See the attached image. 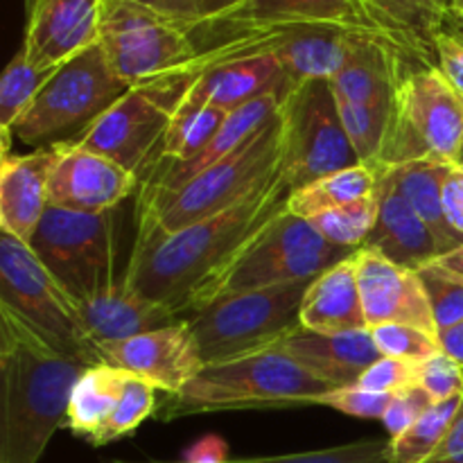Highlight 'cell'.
I'll return each instance as SVG.
<instances>
[{
	"label": "cell",
	"mask_w": 463,
	"mask_h": 463,
	"mask_svg": "<svg viewBox=\"0 0 463 463\" xmlns=\"http://www.w3.org/2000/svg\"><path fill=\"white\" fill-rule=\"evenodd\" d=\"M89 366L0 303V463L41 461Z\"/></svg>",
	"instance_id": "cell-2"
},
{
	"label": "cell",
	"mask_w": 463,
	"mask_h": 463,
	"mask_svg": "<svg viewBox=\"0 0 463 463\" xmlns=\"http://www.w3.org/2000/svg\"><path fill=\"white\" fill-rule=\"evenodd\" d=\"M441 30L450 32V34H455L457 39L463 41V12H459V9H452V12L446 16V21H443Z\"/></svg>",
	"instance_id": "cell-51"
},
{
	"label": "cell",
	"mask_w": 463,
	"mask_h": 463,
	"mask_svg": "<svg viewBox=\"0 0 463 463\" xmlns=\"http://www.w3.org/2000/svg\"><path fill=\"white\" fill-rule=\"evenodd\" d=\"M229 446L222 437L217 434H206L199 441H194L188 450L184 452L181 459L175 461H156V459H147V461H127V459H111L107 463H229Z\"/></svg>",
	"instance_id": "cell-46"
},
{
	"label": "cell",
	"mask_w": 463,
	"mask_h": 463,
	"mask_svg": "<svg viewBox=\"0 0 463 463\" xmlns=\"http://www.w3.org/2000/svg\"><path fill=\"white\" fill-rule=\"evenodd\" d=\"M193 81L185 72H165L143 84H134L71 143L104 154L143 176V170L156 167L176 104Z\"/></svg>",
	"instance_id": "cell-10"
},
{
	"label": "cell",
	"mask_w": 463,
	"mask_h": 463,
	"mask_svg": "<svg viewBox=\"0 0 463 463\" xmlns=\"http://www.w3.org/2000/svg\"><path fill=\"white\" fill-rule=\"evenodd\" d=\"M32 5H34V0H25V9L32 7Z\"/></svg>",
	"instance_id": "cell-54"
},
{
	"label": "cell",
	"mask_w": 463,
	"mask_h": 463,
	"mask_svg": "<svg viewBox=\"0 0 463 463\" xmlns=\"http://www.w3.org/2000/svg\"><path fill=\"white\" fill-rule=\"evenodd\" d=\"M463 396L450 401L434 402L405 434L398 439H389V459L392 463H425L434 455L441 441L446 439L452 420L461 410Z\"/></svg>",
	"instance_id": "cell-33"
},
{
	"label": "cell",
	"mask_w": 463,
	"mask_h": 463,
	"mask_svg": "<svg viewBox=\"0 0 463 463\" xmlns=\"http://www.w3.org/2000/svg\"><path fill=\"white\" fill-rule=\"evenodd\" d=\"M131 86L116 75L102 45L95 43L57 68L39 90L21 120L14 138L25 145L48 147L84 134Z\"/></svg>",
	"instance_id": "cell-7"
},
{
	"label": "cell",
	"mask_w": 463,
	"mask_h": 463,
	"mask_svg": "<svg viewBox=\"0 0 463 463\" xmlns=\"http://www.w3.org/2000/svg\"><path fill=\"white\" fill-rule=\"evenodd\" d=\"M432 405L434 398L420 384L393 393L392 402L383 416V425L389 439H398L401 434H405Z\"/></svg>",
	"instance_id": "cell-42"
},
{
	"label": "cell",
	"mask_w": 463,
	"mask_h": 463,
	"mask_svg": "<svg viewBox=\"0 0 463 463\" xmlns=\"http://www.w3.org/2000/svg\"><path fill=\"white\" fill-rule=\"evenodd\" d=\"M420 366H423V362L401 360V357H380L375 364H371L362 373V378L357 380V387L378 393L402 392V389L419 384Z\"/></svg>",
	"instance_id": "cell-41"
},
{
	"label": "cell",
	"mask_w": 463,
	"mask_h": 463,
	"mask_svg": "<svg viewBox=\"0 0 463 463\" xmlns=\"http://www.w3.org/2000/svg\"><path fill=\"white\" fill-rule=\"evenodd\" d=\"M355 260L369 330L384 324H405L439 337L432 306L419 271L398 265L369 247L357 249Z\"/></svg>",
	"instance_id": "cell-17"
},
{
	"label": "cell",
	"mask_w": 463,
	"mask_h": 463,
	"mask_svg": "<svg viewBox=\"0 0 463 463\" xmlns=\"http://www.w3.org/2000/svg\"><path fill=\"white\" fill-rule=\"evenodd\" d=\"M279 122L280 176L292 193L360 163L344 129L330 80L289 86L280 99Z\"/></svg>",
	"instance_id": "cell-9"
},
{
	"label": "cell",
	"mask_w": 463,
	"mask_h": 463,
	"mask_svg": "<svg viewBox=\"0 0 463 463\" xmlns=\"http://www.w3.org/2000/svg\"><path fill=\"white\" fill-rule=\"evenodd\" d=\"M419 271L420 283L428 292L432 306L434 321L439 333L452 328L463 321V276L441 269V267L425 265Z\"/></svg>",
	"instance_id": "cell-38"
},
{
	"label": "cell",
	"mask_w": 463,
	"mask_h": 463,
	"mask_svg": "<svg viewBox=\"0 0 463 463\" xmlns=\"http://www.w3.org/2000/svg\"><path fill=\"white\" fill-rule=\"evenodd\" d=\"M373 342L383 357H401V360L425 362L441 353L439 337L405 324H384L371 328Z\"/></svg>",
	"instance_id": "cell-39"
},
{
	"label": "cell",
	"mask_w": 463,
	"mask_h": 463,
	"mask_svg": "<svg viewBox=\"0 0 463 463\" xmlns=\"http://www.w3.org/2000/svg\"><path fill=\"white\" fill-rule=\"evenodd\" d=\"M104 0H34L23 52L39 68H59L99 41Z\"/></svg>",
	"instance_id": "cell-18"
},
{
	"label": "cell",
	"mask_w": 463,
	"mask_h": 463,
	"mask_svg": "<svg viewBox=\"0 0 463 463\" xmlns=\"http://www.w3.org/2000/svg\"><path fill=\"white\" fill-rule=\"evenodd\" d=\"M378 220L364 247L375 249L398 265L420 269L443 256L437 235L423 217L402 197L392 176L383 172L378 179Z\"/></svg>",
	"instance_id": "cell-23"
},
{
	"label": "cell",
	"mask_w": 463,
	"mask_h": 463,
	"mask_svg": "<svg viewBox=\"0 0 463 463\" xmlns=\"http://www.w3.org/2000/svg\"><path fill=\"white\" fill-rule=\"evenodd\" d=\"M328 392L333 389L307 373L298 362L279 348H269L238 360L203 366L202 373L184 387V392L167 396L161 419L172 420L213 411L285 410L312 405L317 396Z\"/></svg>",
	"instance_id": "cell-3"
},
{
	"label": "cell",
	"mask_w": 463,
	"mask_h": 463,
	"mask_svg": "<svg viewBox=\"0 0 463 463\" xmlns=\"http://www.w3.org/2000/svg\"><path fill=\"white\" fill-rule=\"evenodd\" d=\"M353 251L355 249L330 244L317 233L310 222L292 215L285 208L238 258L203 306L229 294L315 280L330 267L346 260Z\"/></svg>",
	"instance_id": "cell-11"
},
{
	"label": "cell",
	"mask_w": 463,
	"mask_h": 463,
	"mask_svg": "<svg viewBox=\"0 0 463 463\" xmlns=\"http://www.w3.org/2000/svg\"><path fill=\"white\" fill-rule=\"evenodd\" d=\"M463 152V95L437 63H407L393 95L392 127L378 175L416 161L459 163Z\"/></svg>",
	"instance_id": "cell-5"
},
{
	"label": "cell",
	"mask_w": 463,
	"mask_h": 463,
	"mask_svg": "<svg viewBox=\"0 0 463 463\" xmlns=\"http://www.w3.org/2000/svg\"><path fill=\"white\" fill-rule=\"evenodd\" d=\"M59 145L0 156V229L30 244L50 206V176Z\"/></svg>",
	"instance_id": "cell-20"
},
{
	"label": "cell",
	"mask_w": 463,
	"mask_h": 463,
	"mask_svg": "<svg viewBox=\"0 0 463 463\" xmlns=\"http://www.w3.org/2000/svg\"><path fill=\"white\" fill-rule=\"evenodd\" d=\"M306 25L344 27V30L366 32V34H380L392 39L371 16L364 0H242L222 18L197 27L193 36L199 52V45L217 39V36L242 34V32H274Z\"/></svg>",
	"instance_id": "cell-14"
},
{
	"label": "cell",
	"mask_w": 463,
	"mask_h": 463,
	"mask_svg": "<svg viewBox=\"0 0 463 463\" xmlns=\"http://www.w3.org/2000/svg\"><path fill=\"white\" fill-rule=\"evenodd\" d=\"M375 220H378V194L373 193L346 206L310 217L307 222L315 226L321 238L328 240L335 247L360 249L373 233Z\"/></svg>",
	"instance_id": "cell-35"
},
{
	"label": "cell",
	"mask_w": 463,
	"mask_h": 463,
	"mask_svg": "<svg viewBox=\"0 0 463 463\" xmlns=\"http://www.w3.org/2000/svg\"><path fill=\"white\" fill-rule=\"evenodd\" d=\"M452 165L455 163L416 161L387 170V175L398 185L402 197L414 206V211L423 217L425 224L437 235L443 253L463 244V238L450 229L446 213H443V184H446V176Z\"/></svg>",
	"instance_id": "cell-28"
},
{
	"label": "cell",
	"mask_w": 463,
	"mask_h": 463,
	"mask_svg": "<svg viewBox=\"0 0 463 463\" xmlns=\"http://www.w3.org/2000/svg\"><path fill=\"white\" fill-rule=\"evenodd\" d=\"M134 3L147 5V7H154V9H161V12H165V3H167V0H134Z\"/></svg>",
	"instance_id": "cell-52"
},
{
	"label": "cell",
	"mask_w": 463,
	"mask_h": 463,
	"mask_svg": "<svg viewBox=\"0 0 463 463\" xmlns=\"http://www.w3.org/2000/svg\"><path fill=\"white\" fill-rule=\"evenodd\" d=\"M0 303L66 355L99 364L80 303L36 258L30 244L0 229Z\"/></svg>",
	"instance_id": "cell-8"
},
{
	"label": "cell",
	"mask_w": 463,
	"mask_h": 463,
	"mask_svg": "<svg viewBox=\"0 0 463 463\" xmlns=\"http://www.w3.org/2000/svg\"><path fill=\"white\" fill-rule=\"evenodd\" d=\"M439 344H441V351L450 355L463 369V321L452 326V328L441 330L439 333Z\"/></svg>",
	"instance_id": "cell-49"
},
{
	"label": "cell",
	"mask_w": 463,
	"mask_h": 463,
	"mask_svg": "<svg viewBox=\"0 0 463 463\" xmlns=\"http://www.w3.org/2000/svg\"><path fill=\"white\" fill-rule=\"evenodd\" d=\"M430 265L441 267V269L452 271V274H457V276H463V244L461 247L452 249V251L443 253V256H439L437 260H432Z\"/></svg>",
	"instance_id": "cell-50"
},
{
	"label": "cell",
	"mask_w": 463,
	"mask_h": 463,
	"mask_svg": "<svg viewBox=\"0 0 463 463\" xmlns=\"http://www.w3.org/2000/svg\"><path fill=\"white\" fill-rule=\"evenodd\" d=\"M378 170L364 165V163H357V165L321 176V179L307 184L306 188L289 193L288 213L310 220L326 211L369 197L378 188Z\"/></svg>",
	"instance_id": "cell-30"
},
{
	"label": "cell",
	"mask_w": 463,
	"mask_h": 463,
	"mask_svg": "<svg viewBox=\"0 0 463 463\" xmlns=\"http://www.w3.org/2000/svg\"><path fill=\"white\" fill-rule=\"evenodd\" d=\"M156 392L158 389L145 378L127 373L120 396H118L116 410H113L111 419L107 420L102 432L98 434L93 446H109V443L118 441V439L134 434L156 411Z\"/></svg>",
	"instance_id": "cell-36"
},
{
	"label": "cell",
	"mask_w": 463,
	"mask_h": 463,
	"mask_svg": "<svg viewBox=\"0 0 463 463\" xmlns=\"http://www.w3.org/2000/svg\"><path fill=\"white\" fill-rule=\"evenodd\" d=\"M312 280L229 294L188 317L203 366L274 348L301 326V303Z\"/></svg>",
	"instance_id": "cell-6"
},
{
	"label": "cell",
	"mask_w": 463,
	"mask_h": 463,
	"mask_svg": "<svg viewBox=\"0 0 463 463\" xmlns=\"http://www.w3.org/2000/svg\"><path fill=\"white\" fill-rule=\"evenodd\" d=\"M59 158L50 176V206L77 213H111L134 194L140 176L113 158L71 143H57Z\"/></svg>",
	"instance_id": "cell-16"
},
{
	"label": "cell",
	"mask_w": 463,
	"mask_h": 463,
	"mask_svg": "<svg viewBox=\"0 0 463 463\" xmlns=\"http://www.w3.org/2000/svg\"><path fill=\"white\" fill-rule=\"evenodd\" d=\"M240 3L242 0H167L165 14L185 23L194 32L197 27H203L222 18Z\"/></svg>",
	"instance_id": "cell-44"
},
{
	"label": "cell",
	"mask_w": 463,
	"mask_h": 463,
	"mask_svg": "<svg viewBox=\"0 0 463 463\" xmlns=\"http://www.w3.org/2000/svg\"><path fill=\"white\" fill-rule=\"evenodd\" d=\"M80 310L95 346L138 337L184 319L161 303L140 297L136 289L122 283V279L109 292L80 303Z\"/></svg>",
	"instance_id": "cell-25"
},
{
	"label": "cell",
	"mask_w": 463,
	"mask_h": 463,
	"mask_svg": "<svg viewBox=\"0 0 463 463\" xmlns=\"http://www.w3.org/2000/svg\"><path fill=\"white\" fill-rule=\"evenodd\" d=\"M274 348L298 362L307 373L328 384L330 389L357 384L362 373L383 357L371 330L324 335L298 326Z\"/></svg>",
	"instance_id": "cell-21"
},
{
	"label": "cell",
	"mask_w": 463,
	"mask_h": 463,
	"mask_svg": "<svg viewBox=\"0 0 463 463\" xmlns=\"http://www.w3.org/2000/svg\"><path fill=\"white\" fill-rule=\"evenodd\" d=\"M392 396L393 393L369 392V389L353 384V387L333 389V392L324 393V396H317L312 405L330 407V410L353 416V419L383 420L384 411H387L389 402H392Z\"/></svg>",
	"instance_id": "cell-40"
},
{
	"label": "cell",
	"mask_w": 463,
	"mask_h": 463,
	"mask_svg": "<svg viewBox=\"0 0 463 463\" xmlns=\"http://www.w3.org/2000/svg\"><path fill=\"white\" fill-rule=\"evenodd\" d=\"M229 463H392V459H389V439H362L324 450L276 457H235Z\"/></svg>",
	"instance_id": "cell-37"
},
{
	"label": "cell",
	"mask_w": 463,
	"mask_h": 463,
	"mask_svg": "<svg viewBox=\"0 0 463 463\" xmlns=\"http://www.w3.org/2000/svg\"><path fill=\"white\" fill-rule=\"evenodd\" d=\"M98 362L145 378L167 396L184 392L203 371V360L185 317L138 337L99 344Z\"/></svg>",
	"instance_id": "cell-15"
},
{
	"label": "cell",
	"mask_w": 463,
	"mask_h": 463,
	"mask_svg": "<svg viewBox=\"0 0 463 463\" xmlns=\"http://www.w3.org/2000/svg\"><path fill=\"white\" fill-rule=\"evenodd\" d=\"M279 109L280 95H265V98L253 99V102L240 107L238 111L229 113V118L222 125V129L217 131L215 138L197 156L184 163H161V165H156L152 170V179L145 181V188L167 190L193 179L194 175L215 165L222 158H226L235 149L242 147L256 131H260L279 113Z\"/></svg>",
	"instance_id": "cell-26"
},
{
	"label": "cell",
	"mask_w": 463,
	"mask_h": 463,
	"mask_svg": "<svg viewBox=\"0 0 463 463\" xmlns=\"http://www.w3.org/2000/svg\"><path fill=\"white\" fill-rule=\"evenodd\" d=\"M419 384L434 398V402L450 401L463 396V369L441 351L423 362Z\"/></svg>",
	"instance_id": "cell-43"
},
{
	"label": "cell",
	"mask_w": 463,
	"mask_h": 463,
	"mask_svg": "<svg viewBox=\"0 0 463 463\" xmlns=\"http://www.w3.org/2000/svg\"><path fill=\"white\" fill-rule=\"evenodd\" d=\"M434 57L448 81L463 95V41L450 32L439 30L434 36Z\"/></svg>",
	"instance_id": "cell-45"
},
{
	"label": "cell",
	"mask_w": 463,
	"mask_h": 463,
	"mask_svg": "<svg viewBox=\"0 0 463 463\" xmlns=\"http://www.w3.org/2000/svg\"><path fill=\"white\" fill-rule=\"evenodd\" d=\"M98 43L129 86L188 66L197 57L193 30L185 23L134 0H104Z\"/></svg>",
	"instance_id": "cell-13"
},
{
	"label": "cell",
	"mask_w": 463,
	"mask_h": 463,
	"mask_svg": "<svg viewBox=\"0 0 463 463\" xmlns=\"http://www.w3.org/2000/svg\"><path fill=\"white\" fill-rule=\"evenodd\" d=\"M459 163H463V152H461V158H459Z\"/></svg>",
	"instance_id": "cell-55"
},
{
	"label": "cell",
	"mask_w": 463,
	"mask_h": 463,
	"mask_svg": "<svg viewBox=\"0 0 463 463\" xmlns=\"http://www.w3.org/2000/svg\"><path fill=\"white\" fill-rule=\"evenodd\" d=\"M455 9H459V12H463V0H457V3H455Z\"/></svg>",
	"instance_id": "cell-53"
},
{
	"label": "cell",
	"mask_w": 463,
	"mask_h": 463,
	"mask_svg": "<svg viewBox=\"0 0 463 463\" xmlns=\"http://www.w3.org/2000/svg\"><path fill=\"white\" fill-rule=\"evenodd\" d=\"M357 251V249H355ZM355 251L317 276L301 303V326L324 335L369 330L362 306Z\"/></svg>",
	"instance_id": "cell-24"
},
{
	"label": "cell",
	"mask_w": 463,
	"mask_h": 463,
	"mask_svg": "<svg viewBox=\"0 0 463 463\" xmlns=\"http://www.w3.org/2000/svg\"><path fill=\"white\" fill-rule=\"evenodd\" d=\"M226 118H229V113L224 109L215 107V104H203V107L176 104L156 165H161V163H184L197 156L215 138Z\"/></svg>",
	"instance_id": "cell-32"
},
{
	"label": "cell",
	"mask_w": 463,
	"mask_h": 463,
	"mask_svg": "<svg viewBox=\"0 0 463 463\" xmlns=\"http://www.w3.org/2000/svg\"><path fill=\"white\" fill-rule=\"evenodd\" d=\"M378 25L402 45L411 59L437 63L434 36L457 0H364Z\"/></svg>",
	"instance_id": "cell-27"
},
{
	"label": "cell",
	"mask_w": 463,
	"mask_h": 463,
	"mask_svg": "<svg viewBox=\"0 0 463 463\" xmlns=\"http://www.w3.org/2000/svg\"><path fill=\"white\" fill-rule=\"evenodd\" d=\"M425 463H463V402L441 446L434 450V455Z\"/></svg>",
	"instance_id": "cell-48"
},
{
	"label": "cell",
	"mask_w": 463,
	"mask_h": 463,
	"mask_svg": "<svg viewBox=\"0 0 463 463\" xmlns=\"http://www.w3.org/2000/svg\"><path fill=\"white\" fill-rule=\"evenodd\" d=\"M443 213L459 238H463V163H455L450 167L443 184Z\"/></svg>",
	"instance_id": "cell-47"
},
{
	"label": "cell",
	"mask_w": 463,
	"mask_h": 463,
	"mask_svg": "<svg viewBox=\"0 0 463 463\" xmlns=\"http://www.w3.org/2000/svg\"><path fill=\"white\" fill-rule=\"evenodd\" d=\"M280 170L279 113L215 165L176 188H145L138 202V226L176 233L199 220L235 206Z\"/></svg>",
	"instance_id": "cell-4"
},
{
	"label": "cell",
	"mask_w": 463,
	"mask_h": 463,
	"mask_svg": "<svg viewBox=\"0 0 463 463\" xmlns=\"http://www.w3.org/2000/svg\"><path fill=\"white\" fill-rule=\"evenodd\" d=\"M411 61L416 59H411L393 39L360 34L353 41L346 61L330 80V86L337 102H393L402 72Z\"/></svg>",
	"instance_id": "cell-22"
},
{
	"label": "cell",
	"mask_w": 463,
	"mask_h": 463,
	"mask_svg": "<svg viewBox=\"0 0 463 463\" xmlns=\"http://www.w3.org/2000/svg\"><path fill=\"white\" fill-rule=\"evenodd\" d=\"M289 193L279 170L235 206L176 233L138 226L122 283L179 317L202 310L238 258L288 208Z\"/></svg>",
	"instance_id": "cell-1"
},
{
	"label": "cell",
	"mask_w": 463,
	"mask_h": 463,
	"mask_svg": "<svg viewBox=\"0 0 463 463\" xmlns=\"http://www.w3.org/2000/svg\"><path fill=\"white\" fill-rule=\"evenodd\" d=\"M57 68H39L27 59L23 48L18 50L7 63L0 80V143L3 156H7L12 147L14 127L21 120L23 113L30 109L39 90L50 81Z\"/></svg>",
	"instance_id": "cell-31"
},
{
	"label": "cell",
	"mask_w": 463,
	"mask_h": 463,
	"mask_svg": "<svg viewBox=\"0 0 463 463\" xmlns=\"http://www.w3.org/2000/svg\"><path fill=\"white\" fill-rule=\"evenodd\" d=\"M30 249L77 303L116 288L111 213H77L48 206Z\"/></svg>",
	"instance_id": "cell-12"
},
{
	"label": "cell",
	"mask_w": 463,
	"mask_h": 463,
	"mask_svg": "<svg viewBox=\"0 0 463 463\" xmlns=\"http://www.w3.org/2000/svg\"><path fill=\"white\" fill-rule=\"evenodd\" d=\"M125 375V371L113 369V366L90 364L72 392L63 428L93 446L116 410Z\"/></svg>",
	"instance_id": "cell-29"
},
{
	"label": "cell",
	"mask_w": 463,
	"mask_h": 463,
	"mask_svg": "<svg viewBox=\"0 0 463 463\" xmlns=\"http://www.w3.org/2000/svg\"><path fill=\"white\" fill-rule=\"evenodd\" d=\"M193 84L185 90L179 104L203 107L215 104L226 113L238 111L244 104L265 95H280L289 90L288 75L271 52L244 54V57L224 59L193 72Z\"/></svg>",
	"instance_id": "cell-19"
},
{
	"label": "cell",
	"mask_w": 463,
	"mask_h": 463,
	"mask_svg": "<svg viewBox=\"0 0 463 463\" xmlns=\"http://www.w3.org/2000/svg\"><path fill=\"white\" fill-rule=\"evenodd\" d=\"M337 107L357 158H360V163L375 170L380 156H383L384 143H387L389 127H392L393 102H337Z\"/></svg>",
	"instance_id": "cell-34"
}]
</instances>
